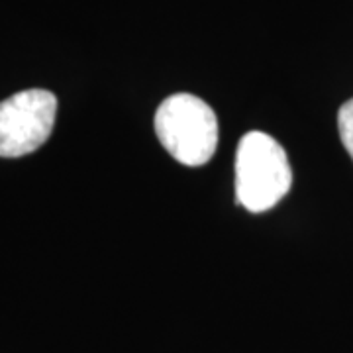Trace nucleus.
<instances>
[{
	"instance_id": "obj_4",
	"label": "nucleus",
	"mask_w": 353,
	"mask_h": 353,
	"mask_svg": "<svg viewBox=\"0 0 353 353\" xmlns=\"http://www.w3.org/2000/svg\"><path fill=\"white\" fill-rule=\"evenodd\" d=\"M338 128H340V138L343 148L352 155L353 159V99L347 101L340 108L338 114Z\"/></svg>"
},
{
	"instance_id": "obj_3",
	"label": "nucleus",
	"mask_w": 353,
	"mask_h": 353,
	"mask_svg": "<svg viewBox=\"0 0 353 353\" xmlns=\"http://www.w3.org/2000/svg\"><path fill=\"white\" fill-rule=\"evenodd\" d=\"M57 99L50 90L28 88L0 102V157L36 152L51 136Z\"/></svg>"
},
{
	"instance_id": "obj_2",
	"label": "nucleus",
	"mask_w": 353,
	"mask_h": 353,
	"mask_svg": "<svg viewBox=\"0 0 353 353\" xmlns=\"http://www.w3.org/2000/svg\"><path fill=\"white\" fill-rule=\"evenodd\" d=\"M292 185L287 152L263 132H250L236 152V194L250 212L273 208Z\"/></svg>"
},
{
	"instance_id": "obj_1",
	"label": "nucleus",
	"mask_w": 353,
	"mask_h": 353,
	"mask_svg": "<svg viewBox=\"0 0 353 353\" xmlns=\"http://www.w3.org/2000/svg\"><path fill=\"white\" fill-rule=\"evenodd\" d=\"M155 134L179 163L201 167L216 152L218 118L202 99L179 92L159 104L155 112Z\"/></svg>"
}]
</instances>
